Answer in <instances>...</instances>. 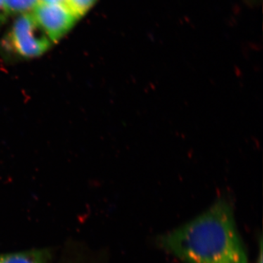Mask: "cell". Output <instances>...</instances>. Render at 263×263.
I'll list each match as a JSON object with an SVG mask.
<instances>
[{
  "instance_id": "1",
  "label": "cell",
  "mask_w": 263,
  "mask_h": 263,
  "mask_svg": "<svg viewBox=\"0 0 263 263\" xmlns=\"http://www.w3.org/2000/svg\"><path fill=\"white\" fill-rule=\"evenodd\" d=\"M160 241L164 249L186 263H248L233 209L224 198L164 235Z\"/></svg>"
},
{
  "instance_id": "2",
  "label": "cell",
  "mask_w": 263,
  "mask_h": 263,
  "mask_svg": "<svg viewBox=\"0 0 263 263\" xmlns=\"http://www.w3.org/2000/svg\"><path fill=\"white\" fill-rule=\"evenodd\" d=\"M53 45L32 13H29L15 19L0 47L7 59L24 60L42 56Z\"/></svg>"
},
{
  "instance_id": "3",
  "label": "cell",
  "mask_w": 263,
  "mask_h": 263,
  "mask_svg": "<svg viewBox=\"0 0 263 263\" xmlns=\"http://www.w3.org/2000/svg\"><path fill=\"white\" fill-rule=\"evenodd\" d=\"M32 13L53 44L67 34L79 19L66 5L39 3Z\"/></svg>"
},
{
  "instance_id": "4",
  "label": "cell",
  "mask_w": 263,
  "mask_h": 263,
  "mask_svg": "<svg viewBox=\"0 0 263 263\" xmlns=\"http://www.w3.org/2000/svg\"><path fill=\"white\" fill-rule=\"evenodd\" d=\"M49 259L48 252L44 250L0 254V263H49Z\"/></svg>"
},
{
  "instance_id": "5",
  "label": "cell",
  "mask_w": 263,
  "mask_h": 263,
  "mask_svg": "<svg viewBox=\"0 0 263 263\" xmlns=\"http://www.w3.org/2000/svg\"><path fill=\"white\" fill-rule=\"evenodd\" d=\"M9 15H22L32 13L40 0H5Z\"/></svg>"
},
{
  "instance_id": "6",
  "label": "cell",
  "mask_w": 263,
  "mask_h": 263,
  "mask_svg": "<svg viewBox=\"0 0 263 263\" xmlns=\"http://www.w3.org/2000/svg\"><path fill=\"white\" fill-rule=\"evenodd\" d=\"M97 2L98 0H67L66 5L79 19L87 13Z\"/></svg>"
},
{
  "instance_id": "7",
  "label": "cell",
  "mask_w": 263,
  "mask_h": 263,
  "mask_svg": "<svg viewBox=\"0 0 263 263\" xmlns=\"http://www.w3.org/2000/svg\"><path fill=\"white\" fill-rule=\"evenodd\" d=\"M9 15L5 0H0V28L6 23Z\"/></svg>"
},
{
  "instance_id": "8",
  "label": "cell",
  "mask_w": 263,
  "mask_h": 263,
  "mask_svg": "<svg viewBox=\"0 0 263 263\" xmlns=\"http://www.w3.org/2000/svg\"><path fill=\"white\" fill-rule=\"evenodd\" d=\"M40 3L43 4H61L66 5L67 0H40Z\"/></svg>"
}]
</instances>
